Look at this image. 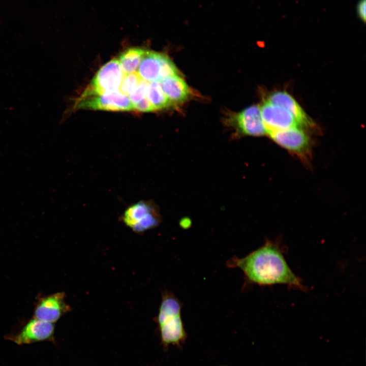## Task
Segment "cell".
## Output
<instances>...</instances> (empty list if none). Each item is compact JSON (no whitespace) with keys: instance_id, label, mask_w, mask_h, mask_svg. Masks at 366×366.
<instances>
[{"instance_id":"obj_1","label":"cell","mask_w":366,"mask_h":366,"mask_svg":"<svg viewBox=\"0 0 366 366\" xmlns=\"http://www.w3.org/2000/svg\"><path fill=\"white\" fill-rule=\"evenodd\" d=\"M233 266L239 268L251 282L260 285L286 284L299 288L303 285L288 266L279 247L270 241L247 256L235 258Z\"/></svg>"},{"instance_id":"obj_2","label":"cell","mask_w":366,"mask_h":366,"mask_svg":"<svg viewBox=\"0 0 366 366\" xmlns=\"http://www.w3.org/2000/svg\"><path fill=\"white\" fill-rule=\"evenodd\" d=\"M121 220L134 232L140 233L157 227L160 222L158 208L150 200H140L129 206Z\"/></svg>"},{"instance_id":"obj_3","label":"cell","mask_w":366,"mask_h":366,"mask_svg":"<svg viewBox=\"0 0 366 366\" xmlns=\"http://www.w3.org/2000/svg\"><path fill=\"white\" fill-rule=\"evenodd\" d=\"M124 74L118 59H112L103 66L81 97L102 95L118 90Z\"/></svg>"},{"instance_id":"obj_4","label":"cell","mask_w":366,"mask_h":366,"mask_svg":"<svg viewBox=\"0 0 366 366\" xmlns=\"http://www.w3.org/2000/svg\"><path fill=\"white\" fill-rule=\"evenodd\" d=\"M75 107L77 109L117 111L133 110V103L129 98L118 91L98 95L81 96L76 102Z\"/></svg>"},{"instance_id":"obj_5","label":"cell","mask_w":366,"mask_h":366,"mask_svg":"<svg viewBox=\"0 0 366 366\" xmlns=\"http://www.w3.org/2000/svg\"><path fill=\"white\" fill-rule=\"evenodd\" d=\"M71 310L65 301V294L57 292L37 298L33 317L53 323Z\"/></svg>"},{"instance_id":"obj_6","label":"cell","mask_w":366,"mask_h":366,"mask_svg":"<svg viewBox=\"0 0 366 366\" xmlns=\"http://www.w3.org/2000/svg\"><path fill=\"white\" fill-rule=\"evenodd\" d=\"M260 109L267 134L291 128L301 127L291 113L282 106L267 101Z\"/></svg>"},{"instance_id":"obj_7","label":"cell","mask_w":366,"mask_h":366,"mask_svg":"<svg viewBox=\"0 0 366 366\" xmlns=\"http://www.w3.org/2000/svg\"><path fill=\"white\" fill-rule=\"evenodd\" d=\"M54 331L53 323L33 317L17 333L8 338L18 345L27 344L49 340L53 338Z\"/></svg>"},{"instance_id":"obj_8","label":"cell","mask_w":366,"mask_h":366,"mask_svg":"<svg viewBox=\"0 0 366 366\" xmlns=\"http://www.w3.org/2000/svg\"><path fill=\"white\" fill-rule=\"evenodd\" d=\"M180 311L159 313L158 321L162 342L166 344L178 345L186 338Z\"/></svg>"},{"instance_id":"obj_9","label":"cell","mask_w":366,"mask_h":366,"mask_svg":"<svg viewBox=\"0 0 366 366\" xmlns=\"http://www.w3.org/2000/svg\"><path fill=\"white\" fill-rule=\"evenodd\" d=\"M277 144L298 155H303L309 147L310 138L301 127H296L268 134Z\"/></svg>"},{"instance_id":"obj_10","label":"cell","mask_w":366,"mask_h":366,"mask_svg":"<svg viewBox=\"0 0 366 366\" xmlns=\"http://www.w3.org/2000/svg\"><path fill=\"white\" fill-rule=\"evenodd\" d=\"M235 121L237 127L243 134L258 136L267 134L260 107L258 105L250 106L237 113Z\"/></svg>"},{"instance_id":"obj_11","label":"cell","mask_w":366,"mask_h":366,"mask_svg":"<svg viewBox=\"0 0 366 366\" xmlns=\"http://www.w3.org/2000/svg\"><path fill=\"white\" fill-rule=\"evenodd\" d=\"M268 101L287 109L294 116L301 127L313 125V122L297 101L284 91H277L271 94Z\"/></svg>"},{"instance_id":"obj_12","label":"cell","mask_w":366,"mask_h":366,"mask_svg":"<svg viewBox=\"0 0 366 366\" xmlns=\"http://www.w3.org/2000/svg\"><path fill=\"white\" fill-rule=\"evenodd\" d=\"M160 82L164 93L171 104L184 102L190 94L188 84L178 74L168 76Z\"/></svg>"},{"instance_id":"obj_13","label":"cell","mask_w":366,"mask_h":366,"mask_svg":"<svg viewBox=\"0 0 366 366\" xmlns=\"http://www.w3.org/2000/svg\"><path fill=\"white\" fill-rule=\"evenodd\" d=\"M160 54L146 50L138 69V74L143 80L160 81Z\"/></svg>"},{"instance_id":"obj_14","label":"cell","mask_w":366,"mask_h":366,"mask_svg":"<svg viewBox=\"0 0 366 366\" xmlns=\"http://www.w3.org/2000/svg\"><path fill=\"white\" fill-rule=\"evenodd\" d=\"M146 50L140 47H132L124 51L118 59L123 72L126 74L133 73L139 66Z\"/></svg>"},{"instance_id":"obj_15","label":"cell","mask_w":366,"mask_h":366,"mask_svg":"<svg viewBox=\"0 0 366 366\" xmlns=\"http://www.w3.org/2000/svg\"><path fill=\"white\" fill-rule=\"evenodd\" d=\"M146 96L155 110L166 108L172 104L164 93L160 81L148 84Z\"/></svg>"},{"instance_id":"obj_16","label":"cell","mask_w":366,"mask_h":366,"mask_svg":"<svg viewBox=\"0 0 366 366\" xmlns=\"http://www.w3.org/2000/svg\"><path fill=\"white\" fill-rule=\"evenodd\" d=\"M140 81V77L137 73L126 74L120 85L121 93L126 96L129 95L136 88Z\"/></svg>"},{"instance_id":"obj_17","label":"cell","mask_w":366,"mask_h":366,"mask_svg":"<svg viewBox=\"0 0 366 366\" xmlns=\"http://www.w3.org/2000/svg\"><path fill=\"white\" fill-rule=\"evenodd\" d=\"M178 74V70L174 63L166 55L160 54V81L174 75Z\"/></svg>"},{"instance_id":"obj_18","label":"cell","mask_w":366,"mask_h":366,"mask_svg":"<svg viewBox=\"0 0 366 366\" xmlns=\"http://www.w3.org/2000/svg\"><path fill=\"white\" fill-rule=\"evenodd\" d=\"M148 83L144 80H141L134 90L129 95L131 102L135 104L146 97Z\"/></svg>"},{"instance_id":"obj_19","label":"cell","mask_w":366,"mask_h":366,"mask_svg":"<svg viewBox=\"0 0 366 366\" xmlns=\"http://www.w3.org/2000/svg\"><path fill=\"white\" fill-rule=\"evenodd\" d=\"M133 110L141 112H151L155 109L146 98V96L140 101L133 104Z\"/></svg>"},{"instance_id":"obj_20","label":"cell","mask_w":366,"mask_h":366,"mask_svg":"<svg viewBox=\"0 0 366 366\" xmlns=\"http://www.w3.org/2000/svg\"><path fill=\"white\" fill-rule=\"evenodd\" d=\"M358 17L364 23L366 21V0H359L356 5Z\"/></svg>"}]
</instances>
